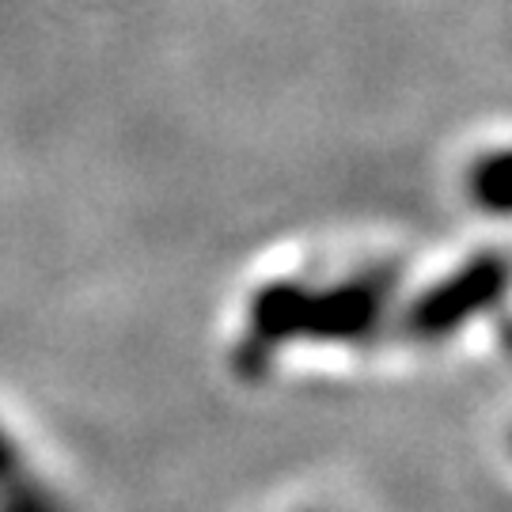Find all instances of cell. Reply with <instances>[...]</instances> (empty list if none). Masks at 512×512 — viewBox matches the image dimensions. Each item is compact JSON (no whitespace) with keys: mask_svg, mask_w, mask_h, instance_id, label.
<instances>
[{"mask_svg":"<svg viewBox=\"0 0 512 512\" xmlns=\"http://www.w3.org/2000/svg\"><path fill=\"white\" fill-rule=\"evenodd\" d=\"M0 512H76L31 444L0 414Z\"/></svg>","mask_w":512,"mask_h":512,"instance_id":"obj_4","label":"cell"},{"mask_svg":"<svg viewBox=\"0 0 512 512\" xmlns=\"http://www.w3.org/2000/svg\"><path fill=\"white\" fill-rule=\"evenodd\" d=\"M456 190L475 217L512 224V126L467 137L456 156Z\"/></svg>","mask_w":512,"mask_h":512,"instance_id":"obj_3","label":"cell"},{"mask_svg":"<svg viewBox=\"0 0 512 512\" xmlns=\"http://www.w3.org/2000/svg\"><path fill=\"white\" fill-rule=\"evenodd\" d=\"M395 300L391 266H361L338 277H277L247 300V327L239 334L236 365L258 372L281 349L304 342L361 346L384 330Z\"/></svg>","mask_w":512,"mask_h":512,"instance_id":"obj_1","label":"cell"},{"mask_svg":"<svg viewBox=\"0 0 512 512\" xmlns=\"http://www.w3.org/2000/svg\"><path fill=\"white\" fill-rule=\"evenodd\" d=\"M509 293L512 262L494 251H478L421 289L418 300L406 311V330L421 346H437V342L463 334L478 319L497 315L509 304Z\"/></svg>","mask_w":512,"mask_h":512,"instance_id":"obj_2","label":"cell"}]
</instances>
